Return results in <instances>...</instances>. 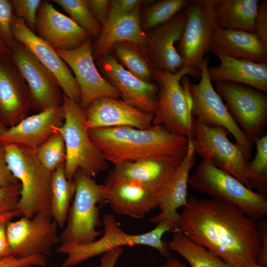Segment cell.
Listing matches in <instances>:
<instances>
[{
	"instance_id": "obj_1",
	"label": "cell",
	"mask_w": 267,
	"mask_h": 267,
	"mask_svg": "<svg viewBox=\"0 0 267 267\" xmlns=\"http://www.w3.org/2000/svg\"><path fill=\"white\" fill-rule=\"evenodd\" d=\"M205 247L231 267L256 262L261 248L257 220L234 205L213 198H187L174 232Z\"/></svg>"
},
{
	"instance_id": "obj_2",
	"label": "cell",
	"mask_w": 267,
	"mask_h": 267,
	"mask_svg": "<svg viewBox=\"0 0 267 267\" xmlns=\"http://www.w3.org/2000/svg\"><path fill=\"white\" fill-rule=\"evenodd\" d=\"M89 137L105 159L114 166L150 157L184 158L189 139L161 126L147 129L129 126L89 130Z\"/></svg>"
},
{
	"instance_id": "obj_3",
	"label": "cell",
	"mask_w": 267,
	"mask_h": 267,
	"mask_svg": "<svg viewBox=\"0 0 267 267\" xmlns=\"http://www.w3.org/2000/svg\"><path fill=\"white\" fill-rule=\"evenodd\" d=\"M102 222L104 234L98 239L84 244H61L56 251L58 253L66 255L67 257L60 267H73L93 257L125 246H147L157 250L167 259L170 258L168 245L162 240L165 233L174 230L172 225L168 222L162 221L151 230L139 234H131L124 231L112 214H104Z\"/></svg>"
},
{
	"instance_id": "obj_4",
	"label": "cell",
	"mask_w": 267,
	"mask_h": 267,
	"mask_svg": "<svg viewBox=\"0 0 267 267\" xmlns=\"http://www.w3.org/2000/svg\"><path fill=\"white\" fill-rule=\"evenodd\" d=\"M186 75L200 77V70L182 67L175 73L156 70L158 102L152 125L161 126L172 133L191 139L194 121Z\"/></svg>"
},
{
	"instance_id": "obj_5",
	"label": "cell",
	"mask_w": 267,
	"mask_h": 267,
	"mask_svg": "<svg viewBox=\"0 0 267 267\" xmlns=\"http://www.w3.org/2000/svg\"><path fill=\"white\" fill-rule=\"evenodd\" d=\"M3 147L8 166L21 186L16 210L29 218L39 214L51 216V172L39 161L35 150L18 144Z\"/></svg>"
},
{
	"instance_id": "obj_6",
	"label": "cell",
	"mask_w": 267,
	"mask_h": 267,
	"mask_svg": "<svg viewBox=\"0 0 267 267\" xmlns=\"http://www.w3.org/2000/svg\"><path fill=\"white\" fill-rule=\"evenodd\" d=\"M61 106L64 113L63 124L53 128L62 135L64 141L65 176L72 180L80 169L88 176L95 178L108 168L109 163L89 137L85 111L78 103L64 94Z\"/></svg>"
},
{
	"instance_id": "obj_7",
	"label": "cell",
	"mask_w": 267,
	"mask_h": 267,
	"mask_svg": "<svg viewBox=\"0 0 267 267\" xmlns=\"http://www.w3.org/2000/svg\"><path fill=\"white\" fill-rule=\"evenodd\" d=\"M75 191L67 221L59 234L61 244L88 243L101 234L97 228L102 224L99 211L106 203L107 186L78 169L73 178Z\"/></svg>"
},
{
	"instance_id": "obj_8",
	"label": "cell",
	"mask_w": 267,
	"mask_h": 267,
	"mask_svg": "<svg viewBox=\"0 0 267 267\" xmlns=\"http://www.w3.org/2000/svg\"><path fill=\"white\" fill-rule=\"evenodd\" d=\"M188 184L195 190L211 198L237 207L255 220L267 216V198L249 189L231 175L202 161L190 176Z\"/></svg>"
},
{
	"instance_id": "obj_9",
	"label": "cell",
	"mask_w": 267,
	"mask_h": 267,
	"mask_svg": "<svg viewBox=\"0 0 267 267\" xmlns=\"http://www.w3.org/2000/svg\"><path fill=\"white\" fill-rule=\"evenodd\" d=\"M228 132L220 127H210L195 119L191 139L195 152L203 161L235 178L252 189L250 181V161L241 148L228 139Z\"/></svg>"
},
{
	"instance_id": "obj_10",
	"label": "cell",
	"mask_w": 267,
	"mask_h": 267,
	"mask_svg": "<svg viewBox=\"0 0 267 267\" xmlns=\"http://www.w3.org/2000/svg\"><path fill=\"white\" fill-rule=\"evenodd\" d=\"M200 80L190 84L189 90L192 101V113L201 123L210 127L227 130L236 140L249 161L252 158V143L231 115L220 95L214 88L208 75V59L204 58L199 65Z\"/></svg>"
},
{
	"instance_id": "obj_11",
	"label": "cell",
	"mask_w": 267,
	"mask_h": 267,
	"mask_svg": "<svg viewBox=\"0 0 267 267\" xmlns=\"http://www.w3.org/2000/svg\"><path fill=\"white\" fill-rule=\"evenodd\" d=\"M215 0H190L185 8L186 19L176 48L181 56L182 67L200 71L199 65L210 51L219 29L215 12Z\"/></svg>"
},
{
	"instance_id": "obj_12",
	"label": "cell",
	"mask_w": 267,
	"mask_h": 267,
	"mask_svg": "<svg viewBox=\"0 0 267 267\" xmlns=\"http://www.w3.org/2000/svg\"><path fill=\"white\" fill-rule=\"evenodd\" d=\"M215 90L226 102L231 115L250 141L265 134L267 123V95L249 86L218 82Z\"/></svg>"
},
{
	"instance_id": "obj_13",
	"label": "cell",
	"mask_w": 267,
	"mask_h": 267,
	"mask_svg": "<svg viewBox=\"0 0 267 267\" xmlns=\"http://www.w3.org/2000/svg\"><path fill=\"white\" fill-rule=\"evenodd\" d=\"M58 227L51 216L43 214L8 222L6 235L12 256L23 259L36 254L49 255L60 242Z\"/></svg>"
},
{
	"instance_id": "obj_14",
	"label": "cell",
	"mask_w": 267,
	"mask_h": 267,
	"mask_svg": "<svg viewBox=\"0 0 267 267\" xmlns=\"http://www.w3.org/2000/svg\"><path fill=\"white\" fill-rule=\"evenodd\" d=\"M10 55L29 88L33 110L61 106L63 93L58 82L26 46L17 42Z\"/></svg>"
},
{
	"instance_id": "obj_15",
	"label": "cell",
	"mask_w": 267,
	"mask_h": 267,
	"mask_svg": "<svg viewBox=\"0 0 267 267\" xmlns=\"http://www.w3.org/2000/svg\"><path fill=\"white\" fill-rule=\"evenodd\" d=\"M92 37L70 50L55 49L59 56L73 72L80 92L79 105L85 111L95 99L102 97L119 98L118 89L99 73L94 63Z\"/></svg>"
},
{
	"instance_id": "obj_16",
	"label": "cell",
	"mask_w": 267,
	"mask_h": 267,
	"mask_svg": "<svg viewBox=\"0 0 267 267\" xmlns=\"http://www.w3.org/2000/svg\"><path fill=\"white\" fill-rule=\"evenodd\" d=\"M102 77L119 91L122 100L148 114L156 109L158 86L142 81L127 71L110 53L96 59Z\"/></svg>"
},
{
	"instance_id": "obj_17",
	"label": "cell",
	"mask_w": 267,
	"mask_h": 267,
	"mask_svg": "<svg viewBox=\"0 0 267 267\" xmlns=\"http://www.w3.org/2000/svg\"><path fill=\"white\" fill-rule=\"evenodd\" d=\"M31 109L30 90L10 52L0 54V122L11 127L28 116Z\"/></svg>"
},
{
	"instance_id": "obj_18",
	"label": "cell",
	"mask_w": 267,
	"mask_h": 267,
	"mask_svg": "<svg viewBox=\"0 0 267 267\" xmlns=\"http://www.w3.org/2000/svg\"><path fill=\"white\" fill-rule=\"evenodd\" d=\"M11 32L15 41L26 46L54 75L63 93L79 103L80 100L79 86L71 70L56 50L31 31L23 19L15 15L11 25Z\"/></svg>"
},
{
	"instance_id": "obj_19",
	"label": "cell",
	"mask_w": 267,
	"mask_h": 267,
	"mask_svg": "<svg viewBox=\"0 0 267 267\" xmlns=\"http://www.w3.org/2000/svg\"><path fill=\"white\" fill-rule=\"evenodd\" d=\"M36 34L55 49L70 50L82 44L90 34L71 17L42 0L38 10Z\"/></svg>"
},
{
	"instance_id": "obj_20",
	"label": "cell",
	"mask_w": 267,
	"mask_h": 267,
	"mask_svg": "<svg viewBox=\"0 0 267 267\" xmlns=\"http://www.w3.org/2000/svg\"><path fill=\"white\" fill-rule=\"evenodd\" d=\"M186 19L184 8L147 34L146 50L156 70L175 73L182 67V59L176 44L181 38Z\"/></svg>"
},
{
	"instance_id": "obj_21",
	"label": "cell",
	"mask_w": 267,
	"mask_h": 267,
	"mask_svg": "<svg viewBox=\"0 0 267 267\" xmlns=\"http://www.w3.org/2000/svg\"><path fill=\"white\" fill-rule=\"evenodd\" d=\"M84 111L88 130L122 126L147 129L152 125L153 115L145 113L119 98H97Z\"/></svg>"
},
{
	"instance_id": "obj_22",
	"label": "cell",
	"mask_w": 267,
	"mask_h": 267,
	"mask_svg": "<svg viewBox=\"0 0 267 267\" xmlns=\"http://www.w3.org/2000/svg\"><path fill=\"white\" fill-rule=\"evenodd\" d=\"M184 158L150 157L114 166L105 181L126 180L157 192L168 181Z\"/></svg>"
},
{
	"instance_id": "obj_23",
	"label": "cell",
	"mask_w": 267,
	"mask_h": 267,
	"mask_svg": "<svg viewBox=\"0 0 267 267\" xmlns=\"http://www.w3.org/2000/svg\"><path fill=\"white\" fill-rule=\"evenodd\" d=\"M64 121L61 106L28 116L0 135V146L18 144L36 150L55 132L53 127L61 126Z\"/></svg>"
},
{
	"instance_id": "obj_24",
	"label": "cell",
	"mask_w": 267,
	"mask_h": 267,
	"mask_svg": "<svg viewBox=\"0 0 267 267\" xmlns=\"http://www.w3.org/2000/svg\"><path fill=\"white\" fill-rule=\"evenodd\" d=\"M106 203L118 215L141 219L158 207L157 192L134 181L115 180L105 181Z\"/></svg>"
},
{
	"instance_id": "obj_25",
	"label": "cell",
	"mask_w": 267,
	"mask_h": 267,
	"mask_svg": "<svg viewBox=\"0 0 267 267\" xmlns=\"http://www.w3.org/2000/svg\"><path fill=\"white\" fill-rule=\"evenodd\" d=\"M195 152L189 139L187 152L168 181L157 192L160 212L150 222L158 223L167 221L174 227L177 220V210L187 204V186L190 173L195 165Z\"/></svg>"
},
{
	"instance_id": "obj_26",
	"label": "cell",
	"mask_w": 267,
	"mask_h": 267,
	"mask_svg": "<svg viewBox=\"0 0 267 267\" xmlns=\"http://www.w3.org/2000/svg\"><path fill=\"white\" fill-rule=\"evenodd\" d=\"M141 7L140 4L130 13L106 21L92 45L93 59L109 53L113 45L119 42H130L146 48L147 34L141 26Z\"/></svg>"
},
{
	"instance_id": "obj_27",
	"label": "cell",
	"mask_w": 267,
	"mask_h": 267,
	"mask_svg": "<svg viewBox=\"0 0 267 267\" xmlns=\"http://www.w3.org/2000/svg\"><path fill=\"white\" fill-rule=\"evenodd\" d=\"M220 59L216 67L208 68L212 82H227L250 86L267 93V62H255L215 53Z\"/></svg>"
},
{
	"instance_id": "obj_28",
	"label": "cell",
	"mask_w": 267,
	"mask_h": 267,
	"mask_svg": "<svg viewBox=\"0 0 267 267\" xmlns=\"http://www.w3.org/2000/svg\"><path fill=\"white\" fill-rule=\"evenodd\" d=\"M210 51L238 59L267 62V45L255 33L234 29H220Z\"/></svg>"
},
{
	"instance_id": "obj_29",
	"label": "cell",
	"mask_w": 267,
	"mask_h": 267,
	"mask_svg": "<svg viewBox=\"0 0 267 267\" xmlns=\"http://www.w3.org/2000/svg\"><path fill=\"white\" fill-rule=\"evenodd\" d=\"M258 0H215V12L220 29H234L255 33Z\"/></svg>"
},
{
	"instance_id": "obj_30",
	"label": "cell",
	"mask_w": 267,
	"mask_h": 267,
	"mask_svg": "<svg viewBox=\"0 0 267 267\" xmlns=\"http://www.w3.org/2000/svg\"><path fill=\"white\" fill-rule=\"evenodd\" d=\"M127 71L139 79L151 82L155 69L146 48L134 43L124 41L115 44L110 52Z\"/></svg>"
},
{
	"instance_id": "obj_31",
	"label": "cell",
	"mask_w": 267,
	"mask_h": 267,
	"mask_svg": "<svg viewBox=\"0 0 267 267\" xmlns=\"http://www.w3.org/2000/svg\"><path fill=\"white\" fill-rule=\"evenodd\" d=\"M75 191L74 180L66 178L61 164L51 172V216L59 227L65 225Z\"/></svg>"
},
{
	"instance_id": "obj_32",
	"label": "cell",
	"mask_w": 267,
	"mask_h": 267,
	"mask_svg": "<svg viewBox=\"0 0 267 267\" xmlns=\"http://www.w3.org/2000/svg\"><path fill=\"white\" fill-rule=\"evenodd\" d=\"M168 245L170 250L181 255L190 267H231L215 254L180 232H174Z\"/></svg>"
},
{
	"instance_id": "obj_33",
	"label": "cell",
	"mask_w": 267,
	"mask_h": 267,
	"mask_svg": "<svg viewBox=\"0 0 267 267\" xmlns=\"http://www.w3.org/2000/svg\"><path fill=\"white\" fill-rule=\"evenodd\" d=\"M190 0H161L154 2L144 10L142 27L152 30L163 24L186 7Z\"/></svg>"
},
{
	"instance_id": "obj_34",
	"label": "cell",
	"mask_w": 267,
	"mask_h": 267,
	"mask_svg": "<svg viewBox=\"0 0 267 267\" xmlns=\"http://www.w3.org/2000/svg\"><path fill=\"white\" fill-rule=\"evenodd\" d=\"M68 13L71 18L86 30L91 37H98L102 26L93 17L87 0H53Z\"/></svg>"
},
{
	"instance_id": "obj_35",
	"label": "cell",
	"mask_w": 267,
	"mask_h": 267,
	"mask_svg": "<svg viewBox=\"0 0 267 267\" xmlns=\"http://www.w3.org/2000/svg\"><path fill=\"white\" fill-rule=\"evenodd\" d=\"M256 154L250 161V181L252 189L266 196L267 193V135L254 142Z\"/></svg>"
},
{
	"instance_id": "obj_36",
	"label": "cell",
	"mask_w": 267,
	"mask_h": 267,
	"mask_svg": "<svg viewBox=\"0 0 267 267\" xmlns=\"http://www.w3.org/2000/svg\"><path fill=\"white\" fill-rule=\"evenodd\" d=\"M35 151L39 161L51 172L65 161V145L62 135L58 132L55 131Z\"/></svg>"
},
{
	"instance_id": "obj_37",
	"label": "cell",
	"mask_w": 267,
	"mask_h": 267,
	"mask_svg": "<svg viewBox=\"0 0 267 267\" xmlns=\"http://www.w3.org/2000/svg\"><path fill=\"white\" fill-rule=\"evenodd\" d=\"M15 16L10 0H0V41L10 50L17 41L11 32V25Z\"/></svg>"
},
{
	"instance_id": "obj_38",
	"label": "cell",
	"mask_w": 267,
	"mask_h": 267,
	"mask_svg": "<svg viewBox=\"0 0 267 267\" xmlns=\"http://www.w3.org/2000/svg\"><path fill=\"white\" fill-rule=\"evenodd\" d=\"M15 15L23 19L27 27L36 34L35 25L41 0H10Z\"/></svg>"
},
{
	"instance_id": "obj_39",
	"label": "cell",
	"mask_w": 267,
	"mask_h": 267,
	"mask_svg": "<svg viewBox=\"0 0 267 267\" xmlns=\"http://www.w3.org/2000/svg\"><path fill=\"white\" fill-rule=\"evenodd\" d=\"M21 190L19 182L12 185L0 187V216L17 210Z\"/></svg>"
},
{
	"instance_id": "obj_40",
	"label": "cell",
	"mask_w": 267,
	"mask_h": 267,
	"mask_svg": "<svg viewBox=\"0 0 267 267\" xmlns=\"http://www.w3.org/2000/svg\"><path fill=\"white\" fill-rule=\"evenodd\" d=\"M47 263L46 256L39 254L23 259L11 256L0 261V267H44Z\"/></svg>"
},
{
	"instance_id": "obj_41",
	"label": "cell",
	"mask_w": 267,
	"mask_h": 267,
	"mask_svg": "<svg viewBox=\"0 0 267 267\" xmlns=\"http://www.w3.org/2000/svg\"><path fill=\"white\" fill-rule=\"evenodd\" d=\"M143 1L139 0H110L106 21L130 13Z\"/></svg>"
},
{
	"instance_id": "obj_42",
	"label": "cell",
	"mask_w": 267,
	"mask_h": 267,
	"mask_svg": "<svg viewBox=\"0 0 267 267\" xmlns=\"http://www.w3.org/2000/svg\"><path fill=\"white\" fill-rule=\"evenodd\" d=\"M255 34L267 45V0L259 4L255 21Z\"/></svg>"
},
{
	"instance_id": "obj_43",
	"label": "cell",
	"mask_w": 267,
	"mask_h": 267,
	"mask_svg": "<svg viewBox=\"0 0 267 267\" xmlns=\"http://www.w3.org/2000/svg\"><path fill=\"white\" fill-rule=\"evenodd\" d=\"M90 11L102 26L105 23L110 1L108 0H87Z\"/></svg>"
},
{
	"instance_id": "obj_44",
	"label": "cell",
	"mask_w": 267,
	"mask_h": 267,
	"mask_svg": "<svg viewBox=\"0 0 267 267\" xmlns=\"http://www.w3.org/2000/svg\"><path fill=\"white\" fill-rule=\"evenodd\" d=\"M18 182L8 166L4 147L0 146V187L10 186Z\"/></svg>"
},
{
	"instance_id": "obj_45",
	"label": "cell",
	"mask_w": 267,
	"mask_h": 267,
	"mask_svg": "<svg viewBox=\"0 0 267 267\" xmlns=\"http://www.w3.org/2000/svg\"><path fill=\"white\" fill-rule=\"evenodd\" d=\"M258 229L261 238V248L257 263L263 266L267 267V222L262 221L258 223Z\"/></svg>"
},
{
	"instance_id": "obj_46",
	"label": "cell",
	"mask_w": 267,
	"mask_h": 267,
	"mask_svg": "<svg viewBox=\"0 0 267 267\" xmlns=\"http://www.w3.org/2000/svg\"><path fill=\"white\" fill-rule=\"evenodd\" d=\"M8 222H0V261L12 256L6 235V223Z\"/></svg>"
},
{
	"instance_id": "obj_47",
	"label": "cell",
	"mask_w": 267,
	"mask_h": 267,
	"mask_svg": "<svg viewBox=\"0 0 267 267\" xmlns=\"http://www.w3.org/2000/svg\"><path fill=\"white\" fill-rule=\"evenodd\" d=\"M123 251L122 247H121L104 253L100 260L98 267H115Z\"/></svg>"
},
{
	"instance_id": "obj_48",
	"label": "cell",
	"mask_w": 267,
	"mask_h": 267,
	"mask_svg": "<svg viewBox=\"0 0 267 267\" xmlns=\"http://www.w3.org/2000/svg\"><path fill=\"white\" fill-rule=\"evenodd\" d=\"M162 267H188L175 258H169Z\"/></svg>"
},
{
	"instance_id": "obj_49",
	"label": "cell",
	"mask_w": 267,
	"mask_h": 267,
	"mask_svg": "<svg viewBox=\"0 0 267 267\" xmlns=\"http://www.w3.org/2000/svg\"><path fill=\"white\" fill-rule=\"evenodd\" d=\"M21 216L20 213L17 211L9 212L0 216V222L6 221L9 222L11 221L14 218Z\"/></svg>"
},
{
	"instance_id": "obj_50",
	"label": "cell",
	"mask_w": 267,
	"mask_h": 267,
	"mask_svg": "<svg viewBox=\"0 0 267 267\" xmlns=\"http://www.w3.org/2000/svg\"><path fill=\"white\" fill-rule=\"evenodd\" d=\"M10 50L7 46L2 41H0V54L8 53Z\"/></svg>"
},
{
	"instance_id": "obj_51",
	"label": "cell",
	"mask_w": 267,
	"mask_h": 267,
	"mask_svg": "<svg viewBox=\"0 0 267 267\" xmlns=\"http://www.w3.org/2000/svg\"><path fill=\"white\" fill-rule=\"evenodd\" d=\"M244 267H266L258 264L257 262H252L247 264Z\"/></svg>"
},
{
	"instance_id": "obj_52",
	"label": "cell",
	"mask_w": 267,
	"mask_h": 267,
	"mask_svg": "<svg viewBox=\"0 0 267 267\" xmlns=\"http://www.w3.org/2000/svg\"><path fill=\"white\" fill-rule=\"evenodd\" d=\"M6 126L0 122V135H1L7 129Z\"/></svg>"
}]
</instances>
